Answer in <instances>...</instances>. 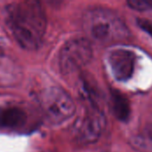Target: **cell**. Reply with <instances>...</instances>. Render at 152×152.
<instances>
[{
  "mask_svg": "<svg viewBox=\"0 0 152 152\" xmlns=\"http://www.w3.org/2000/svg\"><path fill=\"white\" fill-rule=\"evenodd\" d=\"M4 25L13 40L24 50H37L44 40L47 19L41 4L35 0L9 3L4 9Z\"/></svg>",
  "mask_w": 152,
  "mask_h": 152,
  "instance_id": "obj_1",
  "label": "cell"
},
{
  "mask_svg": "<svg viewBox=\"0 0 152 152\" xmlns=\"http://www.w3.org/2000/svg\"><path fill=\"white\" fill-rule=\"evenodd\" d=\"M83 27L89 37L102 44L124 41L130 37L125 20L117 12L106 8L86 11L83 17Z\"/></svg>",
  "mask_w": 152,
  "mask_h": 152,
  "instance_id": "obj_2",
  "label": "cell"
},
{
  "mask_svg": "<svg viewBox=\"0 0 152 152\" xmlns=\"http://www.w3.org/2000/svg\"><path fill=\"white\" fill-rule=\"evenodd\" d=\"M37 99L42 115L53 126L61 125L75 115L76 105L72 97L60 86H51L40 90Z\"/></svg>",
  "mask_w": 152,
  "mask_h": 152,
  "instance_id": "obj_3",
  "label": "cell"
},
{
  "mask_svg": "<svg viewBox=\"0 0 152 152\" xmlns=\"http://www.w3.org/2000/svg\"><path fill=\"white\" fill-rule=\"evenodd\" d=\"M93 58V47L86 37L68 40L59 53V68L63 75H70L86 66Z\"/></svg>",
  "mask_w": 152,
  "mask_h": 152,
  "instance_id": "obj_4",
  "label": "cell"
},
{
  "mask_svg": "<svg viewBox=\"0 0 152 152\" xmlns=\"http://www.w3.org/2000/svg\"><path fill=\"white\" fill-rule=\"evenodd\" d=\"M137 56L134 52L122 47L110 50L107 55V62L113 77L118 81L130 79L135 70Z\"/></svg>",
  "mask_w": 152,
  "mask_h": 152,
  "instance_id": "obj_5",
  "label": "cell"
},
{
  "mask_svg": "<svg viewBox=\"0 0 152 152\" xmlns=\"http://www.w3.org/2000/svg\"><path fill=\"white\" fill-rule=\"evenodd\" d=\"M106 126L103 112L91 102L79 128V138L84 143H95L102 136Z\"/></svg>",
  "mask_w": 152,
  "mask_h": 152,
  "instance_id": "obj_6",
  "label": "cell"
},
{
  "mask_svg": "<svg viewBox=\"0 0 152 152\" xmlns=\"http://www.w3.org/2000/svg\"><path fill=\"white\" fill-rule=\"evenodd\" d=\"M20 63L0 46V87H13L22 79Z\"/></svg>",
  "mask_w": 152,
  "mask_h": 152,
  "instance_id": "obj_7",
  "label": "cell"
},
{
  "mask_svg": "<svg viewBox=\"0 0 152 152\" xmlns=\"http://www.w3.org/2000/svg\"><path fill=\"white\" fill-rule=\"evenodd\" d=\"M28 116L26 110L17 105L3 108L0 110V129L20 132L28 126Z\"/></svg>",
  "mask_w": 152,
  "mask_h": 152,
  "instance_id": "obj_8",
  "label": "cell"
},
{
  "mask_svg": "<svg viewBox=\"0 0 152 152\" xmlns=\"http://www.w3.org/2000/svg\"><path fill=\"white\" fill-rule=\"evenodd\" d=\"M110 102L115 117L122 122L127 121L131 114V106L126 95L118 90H112L110 94Z\"/></svg>",
  "mask_w": 152,
  "mask_h": 152,
  "instance_id": "obj_9",
  "label": "cell"
},
{
  "mask_svg": "<svg viewBox=\"0 0 152 152\" xmlns=\"http://www.w3.org/2000/svg\"><path fill=\"white\" fill-rule=\"evenodd\" d=\"M127 4L129 5L130 8L138 12L146 11L151 8V1L148 0H129L127 1Z\"/></svg>",
  "mask_w": 152,
  "mask_h": 152,
  "instance_id": "obj_10",
  "label": "cell"
},
{
  "mask_svg": "<svg viewBox=\"0 0 152 152\" xmlns=\"http://www.w3.org/2000/svg\"><path fill=\"white\" fill-rule=\"evenodd\" d=\"M137 24L139 25V27L144 30L147 34H149L152 37V23H151L149 20H143V19H138L137 20Z\"/></svg>",
  "mask_w": 152,
  "mask_h": 152,
  "instance_id": "obj_11",
  "label": "cell"
},
{
  "mask_svg": "<svg viewBox=\"0 0 152 152\" xmlns=\"http://www.w3.org/2000/svg\"><path fill=\"white\" fill-rule=\"evenodd\" d=\"M151 8H152V1H151Z\"/></svg>",
  "mask_w": 152,
  "mask_h": 152,
  "instance_id": "obj_12",
  "label": "cell"
}]
</instances>
